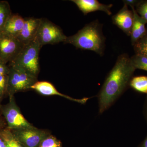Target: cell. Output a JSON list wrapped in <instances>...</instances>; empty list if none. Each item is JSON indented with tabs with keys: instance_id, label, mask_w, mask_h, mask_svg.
Instances as JSON below:
<instances>
[{
	"instance_id": "52a82bcc",
	"label": "cell",
	"mask_w": 147,
	"mask_h": 147,
	"mask_svg": "<svg viewBox=\"0 0 147 147\" xmlns=\"http://www.w3.org/2000/svg\"><path fill=\"white\" fill-rule=\"evenodd\" d=\"M36 37L42 47L47 44L64 42L67 38L60 28L51 21L42 18Z\"/></svg>"
},
{
	"instance_id": "9a60e30c",
	"label": "cell",
	"mask_w": 147,
	"mask_h": 147,
	"mask_svg": "<svg viewBox=\"0 0 147 147\" xmlns=\"http://www.w3.org/2000/svg\"><path fill=\"white\" fill-rule=\"evenodd\" d=\"M129 86L137 92L147 94V76L132 77L130 80Z\"/></svg>"
},
{
	"instance_id": "6da1fadb",
	"label": "cell",
	"mask_w": 147,
	"mask_h": 147,
	"mask_svg": "<svg viewBox=\"0 0 147 147\" xmlns=\"http://www.w3.org/2000/svg\"><path fill=\"white\" fill-rule=\"evenodd\" d=\"M135 70L128 55L119 56L98 94L99 114L111 107L129 87Z\"/></svg>"
},
{
	"instance_id": "ac0fdd59",
	"label": "cell",
	"mask_w": 147,
	"mask_h": 147,
	"mask_svg": "<svg viewBox=\"0 0 147 147\" xmlns=\"http://www.w3.org/2000/svg\"><path fill=\"white\" fill-rule=\"evenodd\" d=\"M135 54L147 57V29L144 35L133 45Z\"/></svg>"
},
{
	"instance_id": "7c38bea8",
	"label": "cell",
	"mask_w": 147,
	"mask_h": 147,
	"mask_svg": "<svg viewBox=\"0 0 147 147\" xmlns=\"http://www.w3.org/2000/svg\"><path fill=\"white\" fill-rule=\"evenodd\" d=\"M78 8L85 15L90 12L100 11L107 13L108 15L112 14L111 9L113 4L106 5L101 3L97 0H72Z\"/></svg>"
},
{
	"instance_id": "d6986e66",
	"label": "cell",
	"mask_w": 147,
	"mask_h": 147,
	"mask_svg": "<svg viewBox=\"0 0 147 147\" xmlns=\"http://www.w3.org/2000/svg\"><path fill=\"white\" fill-rule=\"evenodd\" d=\"M131 63L135 69H140L147 71V57L135 54L130 57Z\"/></svg>"
},
{
	"instance_id": "4fadbf2b",
	"label": "cell",
	"mask_w": 147,
	"mask_h": 147,
	"mask_svg": "<svg viewBox=\"0 0 147 147\" xmlns=\"http://www.w3.org/2000/svg\"><path fill=\"white\" fill-rule=\"evenodd\" d=\"M134 15L133 25L131 29V44L132 46L144 35L146 31V21L141 17L135 9V7H131Z\"/></svg>"
},
{
	"instance_id": "5bb4252c",
	"label": "cell",
	"mask_w": 147,
	"mask_h": 147,
	"mask_svg": "<svg viewBox=\"0 0 147 147\" xmlns=\"http://www.w3.org/2000/svg\"><path fill=\"white\" fill-rule=\"evenodd\" d=\"M25 23V18L17 14L11 15L5 25L2 32L17 37L20 33Z\"/></svg>"
},
{
	"instance_id": "83f0119b",
	"label": "cell",
	"mask_w": 147,
	"mask_h": 147,
	"mask_svg": "<svg viewBox=\"0 0 147 147\" xmlns=\"http://www.w3.org/2000/svg\"><path fill=\"white\" fill-rule=\"evenodd\" d=\"M145 116H146V119L147 121V96L146 98V104H145Z\"/></svg>"
},
{
	"instance_id": "277c9868",
	"label": "cell",
	"mask_w": 147,
	"mask_h": 147,
	"mask_svg": "<svg viewBox=\"0 0 147 147\" xmlns=\"http://www.w3.org/2000/svg\"><path fill=\"white\" fill-rule=\"evenodd\" d=\"M7 94L14 96L18 92L30 90L31 87L38 82L37 77L23 67L16 65H9Z\"/></svg>"
},
{
	"instance_id": "8992f818",
	"label": "cell",
	"mask_w": 147,
	"mask_h": 147,
	"mask_svg": "<svg viewBox=\"0 0 147 147\" xmlns=\"http://www.w3.org/2000/svg\"><path fill=\"white\" fill-rule=\"evenodd\" d=\"M10 129L23 147H39L42 141L51 134L48 130L33 125Z\"/></svg>"
},
{
	"instance_id": "30bf717a",
	"label": "cell",
	"mask_w": 147,
	"mask_h": 147,
	"mask_svg": "<svg viewBox=\"0 0 147 147\" xmlns=\"http://www.w3.org/2000/svg\"><path fill=\"white\" fill-rule=\"evenodd\" d=\"M30 90H34L39 94L44 96L57 95L64 98L68 100L84 104L91 98L85 97L81 99H77L70 97L66 95L63 94L58 91L55 87L50 82L45 81H38L30 88Z\"/></svg>"
},
{
	"instance_id": "44dd1931",
	"label": "cell",
	"mask_w": 147,
	"mask_h": 147,
	"mask_svg": "<svg viewBox=\"0 0 147 147\" xmlns=\"http://www.w3.org/2000/svg\"><path fill=\"white\" fill-rule=\"evenodd\" d=\"M135 9L139 16L146 21L147 24V0L141 1L136 7Z\"/></svg>"
},
{
	"instance_id": "603a6c76",
	"label": "cell",
	"mask_w": 147,
	"mask_h": 147,
	"mask_svg": "<svg viewBox=\"0 0 147 147\" xmlns=\"http://www.w3.org/2000/svg\"><path fill=\"white\" fill-rule=\"evenodd\" d=\"M9 71V66L0 60V76L8 75Z\"/></svg>"
},
{
	"instance_id": "8fae6325",
	"label": "cell",
	"mask_w": 147,
	"mask_h": 147,
	"mask_svg": "<svg viewBox=\"0 0 147 147\" xmlns=\"http://www.w3.org/2000/svg\"><path fill=\"white\" fill-rule=\"evenodd\" d=\"M41 22V18H25V23L22 30L17 38L24 45L36 37Z\"/></svg>"
},
{
	"instance_id": "9c48e42d",
	"label": "cell",
	"mask_w": 147,
	"mask_h": 147,
	"mask_svg": "<svg viewBox=\"0 0 147 147\" xmlns=\"http://www.w3.org/2000/svg\"><path fill=\"white\" fill-rule=\"evenodd\" d=\"M134 15L132 10L124 5L117 13L112 17L113 24L123 31L128 36H130L133 25Z\"/></svg>"
},
{
	"instance_id": "d4e9b609",
	"label": "cell",
	"mask_w": 147,
	"mask_h": 147,
	"mask_svg": "<svg viewBox=\"0 0 147 147\" xmlns=\"http://www.w3.org/2000/svg\"><path fill=\"white\" fill-rule=\"evenodd\" d=\"M7 127V124L5 120L0 112V129Z\"/></svg>"
},
{
	"instance_id": "ffe728a7",
	"label": "cell",
	"mask_w": 147,
	"mask_h": 147,
	"mask_svg": "<svg viewBox=\"0 0 147 147\" xmlns=\"http://www.w3.org/2000/svg\"><path fill=\"white\" fill-rule=\"evenodd\" d=\"M39 147H63L61 142L55 136L50 135L41 142Z\"/></svg>"
},
{
	"instance_id": "7a4b0ae2",
	"label": "cell",
	"mask_w": 147,
	"mask_h": 147,
	"mask_svg": "<svg viewBox=\"0 0 147 147\" xmlns=\"http://www.w3.org/2000/svg\"><path fill=\"white\" fill-rule=\"evenodd\" d=\"M105 41L102 25L96 20L86 25L75 34L67 37L64 43L82 50L93 51L102 56L105 51Z\"/></svg>"
},
{
	"instance_id": "3957f363",
	"label": "cell",
	"mask_w": 147,
	"mask_h": 147,
	"mask_svg": "<svg viewBox=\"0 0 147 147\" xmlns=\"http://www.w3.org/2000/svg\"><path fill=\"white\" fill-rule=\"evenodd\" d=\"M41 47L36 37L24 45L21 52L9 65L19 66L38 77L40 71L39 55Z\"/></svg>"
},
{
	"instance_id": "484cf974",
	"label": "cell",
	"mask_w": 147,
	"mask_h": 147,
	"mask_svg": "<svg viewBox=\"0 0 147 147\" xmlns=\"http://www.w3.org/2000/svg\"><path fill=\"white\" fill-rule=\"evenodd\" d=\"M0 147H7L5 141L1 133H0Z\"/></svg>"
},
{
	"instance_id": "cb8c5ba5",
	"label": "cell",
	"mask_w": 147,
	"mask_h": 147,
	"mask_svg": "<svg viewBox=\"0 0 147 147\" xmlns=\"http://www.w3.org/2000/svg\"><path fill=\"white\" fill-rule=\"evenodd\" d=\"M124 5L129 6L130 7H136L137 5L141 1L138 0H124L123 1Z\"/></svg>"
},
{
	"instance_id": "4316f807",
	"label": "cell",
	"mask_w": 147,
	"mask_h": 147,
	"mask_svg": "<svg viewBox=\"0 0 147 147\" xmlns=\"http://www.w3.org/2000/svg\"><path fill=\"white\" fill-rule=\"evenodd\" d=\"M139 147H147V135Z\"/></svg>"
},
{
	"instance_id": "7402d4cb",
	"label": "cell",
	"mask_w": 147,
	"mask_h": 147,
	"mask_svg": "<svg viewBox=\"0 0 147 147\" xmlns=\"http://www.w3.org/2000/svg\"><path fill=\"white\" fill-rule=\"evenodd\" d=\"M7 87H8L7 75L0 76V96L3 98L6 96H8Z\"/></svg>"
},
{
	"instance_id": "2e32d148",
	"label": "cell",
	"mask_w": 147,
	"mask_h": 147,
	"mask_svg": "<svg viewBox=\"0 0 147 147\" xmlns=\"http://www.w3.org/2000/svg\"><path fill=\"white\" fill-rule=\"evenodd\" d=\"M12 14L10 5L6 1H0V32H2L5 25Z\"/></svg>"
},
{
	"instance_id": "e0dca14e",
	"label": "cell",
	"mask_w": 147,
	"mask_h": 147,
	"mask_svg": "<svg viewBox=\"0 0 147 147\" xmlns=\"http://www.w3.org/2000/svg\"><path fill=\"white\" fill-rule=\"evenodd\" d=\"M0 133L5 141L7 147H23L14 137L11 129L7 127L0 129Z\"/></svg>"
},
{
	"instance_id": "f1b7e54d",
	"label": "cell",
	"mask_w": 147,
	"mask_h": 147,
	"mask_svg": "<svg viewBox=\"0 0 147 147\" xmlns=\"http://www.w3.org/2000/svg\"><path fill=\"white\" fill-rule=\"evenodd\" d=\"M3 98L0 96V108H1V105H2V104H1V102L2 101H3Z\"/></svg>"
},
{
	"instance_id": "ba28073f",
	"label": "cell",
	"mask_w": 147,
	"mask_h": 147,
	"mask_svg": "<svg viewBox=\"0 0 147 147\" xmlns=\"http://www.w3.org/2000/svg\"><path fill=\"white\" fill-rule=\"evenodd\" d=\"M24 45L13 36L0 32V60L7 64L16 57Z\"/></svg>"
},
{
	"instance_id": "5b68a950",
	"label": "cell",
	"mask_w": 147,
	"mask_h": 147,
	"mask_svg": "<svg viewBox=\"0 0 147 147\" xmlns=\"http://www.w3.org/2000/svg\"><path fill=\"white\" fill-rule=\"evenodd\" d=\"M9 97V102L5 105H2L0 108V112L5 120L7 127L9 129H13L33 126L22 115L16 104L14 96Z\"/></svg>"
}]
</instances>
